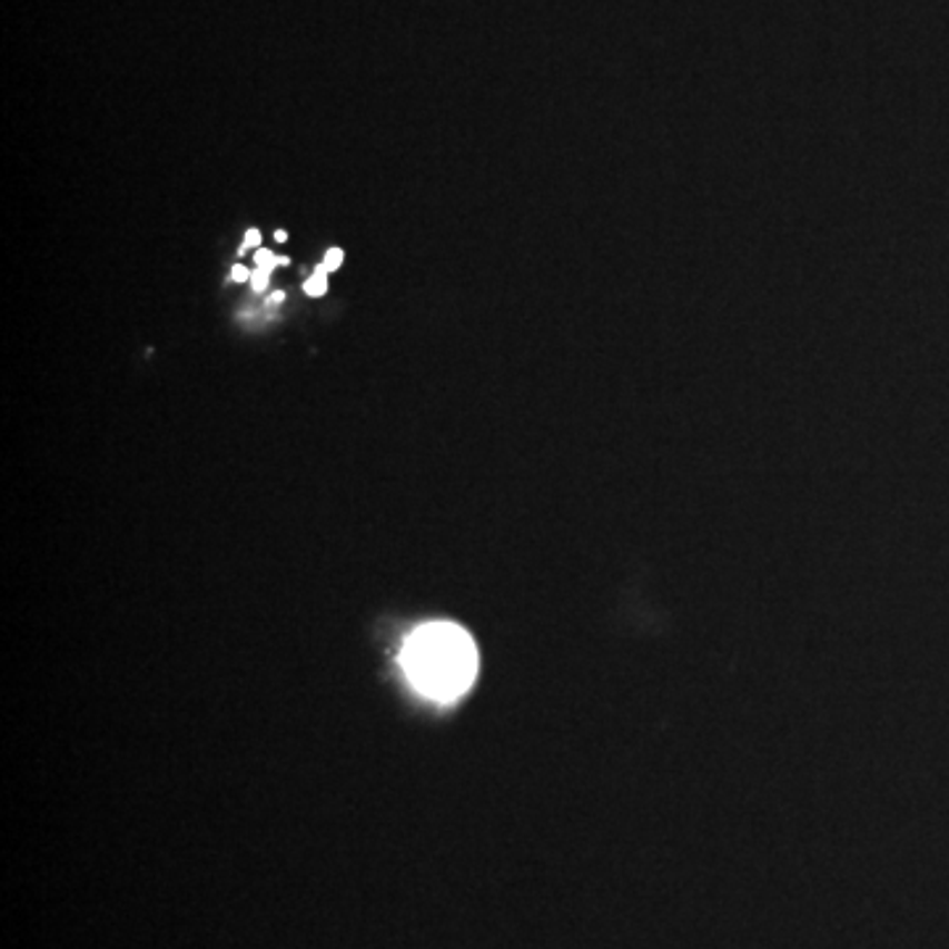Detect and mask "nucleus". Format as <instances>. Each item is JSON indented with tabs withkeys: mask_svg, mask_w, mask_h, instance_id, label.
Listing matches in <instances>:
<instances>
[{
	"mask_svg": "<svg viewBox=\"0 0 949 949\" xmlns=\"http://www.w3.org/2000/svg\"><path fill=\"white\" fill-rule=\"evenodd\" d=\"M256 267L273 273V269L277 267V256L273 251H267V248H259V251H256Z\"/></svg>",
	"mask_w": 949,
	"mask_h": 949,
	"instance_id": "nucleus-3",
	"label": "nucleus"
},
{
	"mask_svg": "<svg viewBox=\"0 0 949 949\" xmlns=\"http://www.w3.org/2000/svg\"><path fill=\"white\" fill-rule=\"evenodd\" d=\"M277 267H288V256H277Z\"/></svg>",
	"mask_w": 949,
	"mask_h": 949,
	"instance_id": "nucleus-9",
	"label": "nucleus"
},
{
	"mask_svg": "<svg viewBox=\"0 0 949 949\" xmlns=\"http://www.w3.org/2000/svg\"><path fill=\"white\" fill-rule=\"evenodd\" d=\"M259 246H261L259 230H248L246 233V248H259Z\"/></svg>",
	"mask_w": 949,
	"mask_h": 949,
	"instance_id": "nucleus-7",
	"label": "nucleus"
},
{
	"mask_svg": "<svg viewBox=\"0 0 949 949\" xmlns=\"http://www.w3.org/2000/svg\"><path fill=\"white\" fill-rule=\"evenodd\" d=\"M275 240H277V243H285V240H288V233H285V230H277V233H275Z\"/></svg>",
	"mask_w": 949,
	"mask_h": 949,
	"instance_id": "nucleus-8",
	"label": "nucleus"
},
{
	"mask_svg": "<svg viewBox=\"0 0 949 949\" xmlns=\"http://www.w3.org/2000/svg\"><path fill=\"white\" fill-rule=\"evenodd\" d=\"M340 261H344V251H340V248H330V251L325 254V267L330 269V273L340 267Z\"/></svg>",
	"mask_w": 949,
	"mask_h": 949,
	"instance_id": "nucleus-5",
	"label": "nucleus"
},
{
	"mask_svg": "<svg viewBox=\"0 0 949 949\" xmlns=\"http://www.w3.org/2000/svg\"><path fill=\"white\" fill-rule=\"evenodd\" d=\"M283 298H285V294H280V290H275V294H273V304H280Z\"/></svg>",
	"mask_w": 949,
	"mask_h": 949,
	"instance_id": "nucleus-10",
	"label": "nucleus"
},
{
	"mask_svg": "<svg viewBox=\"0 0 949 949\" xmlns=\"http://www.w3.org/2000/svg\"><path fill=\"white\" fill-rule=\"evenodd\" d=\"M251 285H254L256 294H264V290H267V285H269V273H267V269L256 267V273H251Z\"/></svg>",
	"mask_w": 949,
	"mask_h": 949,
	"instance_id": "nucleus-4",
	"label": "nucleus"
},
{
	"mask_svg": "<svg viewBox=\"0 0 949 949\" xmlns=\"http://www.w3.org/2000/svg\"><path fill=\"white\" fill-rule=\"evenodd\" d=\"M398 662L419 694L448 704L473 689L477 646L456 623H425L406 636Z\"/></svg>",
	"mask_w": 949,
	"mask_h": 949,
	"instance_id": "nucleus-1",
	"label": "nucleus"
},
{
	"mask_svg": "<svg viewBox=\"0 0 949 949\" xmlns=\"http://www.w3.org/2000/svg\"><path fill=\"white\" fill-rule=\"evenodd\" d=\"M327 273H330V269L325 267V264H319L317 269H314V275L309 277V280H306V285H304V290H306V296H323V294H327Z\"/></svg>",
	"mask_w": 949,
	"mask_h": 949,
	"instance_id": "nucleus-2",
	"label": "nucleus"
},
{
	"mask_svg": "<svg viewBox=\"0 0 949 949\" xmlns=\"http://www.w3.org/2000/svg\"><path fill=\"white\" fill-rule=\"evenodd\" d=\"M230 280L233 283H246V280H251V273H248V269L243 267V264H235L233 273H230Z\"/></svg>",
	"mask_w": 949,
	"mask_h": 949,
	"instance_id": "nucleus-6",
	"label": "nucleus"
}]
</instances>
